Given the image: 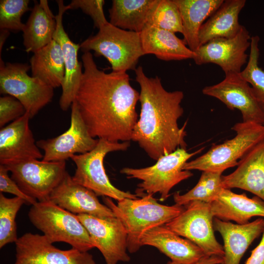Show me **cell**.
Here are the masks:
<instances>
[{"label":"cell","mask_w":264,"mask_h":264,"mask_svg":"<svg viewBox=\"0 0 264 264\" xmlns=\"http://www.w3.org/2000/svg\"><path fill=\"white\" fill-rule=\"evenodd\" d=\"M84 67L76 101L90 135L111 142L130 141L138 119L139 93L127 72L106 73L90 51L82 56Z\"/></svg>","instance_id":"6da1fadb"},{"label":"cell","mask_w":264,"mask_h":264,"mask_svg":"<svg viewBox=\"0 0 264 264\" xmlns=\"http://www.w3.org/2000/svg\"><path fill=\"white\" fill-rule=\"evenodd\" d=\"M134 71L140 88L141 111L131 140L155 160L178 148L186 149L185 124L179 128L177 122L184 112L183 91L166 90L159 77H148L141 66Z\"/></svg>","instance_id":"7a4b0ae2"},{"label":"cell","mask_w":264,"mask_h":264,"mask_svg":"<svg viewBox=\"0 0 264 264\" xmlns=\"http://www.w3.org/2000/svg\"><path fill=\"white\" fill-rule=\"evenodd\" d=\"M137 198H126L115 204L105 197L103 201L122 222L127 233L128 251L133 253L142 246L141 240L149 230L165 225L180 214L184 206L158 203L152 194H143Z\"/></svg>","instance_id":"3957f363"},{"label":"cell","mask_w":264,"mask_h":264,"mask_svg":"<svg viewBox=\"0 0 264 264\" xmlns=\"http://www.w3.org/2000/svg\"><path fill=\"white\" fill-rule=\"evenodd\" d=\"M28 216L31 223L52 243L64 242L83 252L94 247L89 233L77 215L49 199L32 205Z\"/></svg>","instance_id":"277c9868"},{"label":"cell","mask_w":264,"mask_h":264,"mask_svg":"<svg viewBox=\"0 0 264 264\" xmlns=\"http://www.w3.org/2000/svg\"><path fill=\"white\" fill-rule=\"evenodd\" d=\"M80 48L83 52L93 50L106 58L115 72L135 70L139 58L145 55L140 33L122 29L109 22L82 42Z\"/></svg>","instance_id":"5b68a950"},{"label":"cell","mask_w":264,"mask_h":264,"mask_svg":"<svg viewBox=\"0 0 264 264\" xmlns=\"http://www.w3.org/2000/svg\"><path fill=\"white\" fill-rule=\"evenodd\" d=\"M203 148L189 153L186 149L178 148L173 152L159 157L153 165L142 168L125 167L120 173L129 178L140 179L136 193L139 196L159 193L161 200L169 196L171 190L176 185L191 177V171L183 170L188 160L200 153Z\"/></svg>","instance_id":"8992f818"},{"label":"cell","mask_w":264,"mask_h":264,"mask_svg":"<svg viewBox=\"0 0 264 264\" xmlns=\"http://www.w3.org/2000/svg\"><path fill=\"white\" fill-rule=\"evenodd\" d=\"M236 134L223 143L214 145L206 153L187 162L183 170L222 173L236 166L239 161L264 138V125L252 122H239L232 128Z\"/></svg>","instance_id":"52a82bcc"},{"label":"cell","mask_w":264,"mask_h":264,"mask_svg":"<svg viewBox=\"0 0 264 264\" xmlns=\"http://www.w3.org/2000/svg\"><path fill=\"white\" fill-rule=\"evenodd\" d=\"M130 142H111L98 139L96 146L90 151L73 155L71 160L76 165L72 176L76 183L91 190L97 196L119 201L124 198H137L139 196L119 190L113 186L106 173L104 160L109 153L126 151Z\"/></svg>","instance_id":"ba28073f"},{"label":"cell","mask_w":264,"mask_h":264,"mask_svg":"<svg viewBox=\"0 0 264 264\" xmlns=\"http://www.w3.org/2000/svg\"><path fill=\"white\" fill-rule=\"evenodd\" d=\"M25 63H4L0 58V92L15 97L24 106L30 119L50 103L54 88L38 78L28 75Z\"/></svg>","instance_id":"9c48e42d"},{"label":"cell","mask_w":264,"mask_h":264,"mask_svg":"<svg viewBox=\"0 0 264 264\" xmlns=\"http://www.w3.org/2000/svg\"><path fill=\"white\" fill-rule=\"evenodd\" d=\"M184 207L180 214L165 225L196 244L206 256L223 258V246L218 242L214 234V217L210 204L193 201Z\"/></svg>","instance_id":"30bf717a"},{"label":"cell","mask_w":264,"mask_h":264,"mask_svg":"<svg viewBox=\"0 0 264 264\" xmlns=\"http://www.w3.org/2000/svg\"><path fill=\"white\" fill-rule=\"evenodd\" d=\"M4 166L22 191L38 201L49 199L66 172V161L48 162L33 159Z\"/></svg>","instance_id":"8fae6325"},{"label":"cell","mask_w":264,"mask_h":264,"mask_svg":"<svg viewBox=\"0 0 264 264\" xmlns=\"http://www.w3.org/2000/svg\"><path fill=\"white\" fill-rule=\"evenodd\" d=\"M14 264H96L93 256L72 248L56 247L44 235L26 233L15 242Z\"/></svg>","instance_id":"7c38bea8"},{"label":"cell","mask_w":264,"mask_h":264,"mask_svg":"<svg viewBox=\"0 0 264 264\" xmlns=\"http://www.w3.org/2000/svg\"><path fill=\"white\" fill-rule=\"evenodd\" d=\"M98 141V139L90 135L74 100L71 106L68 129L57 137L41 139L36 143L44 151L42 160L59 162L66 161L76 154H83L90 151Z\"/></svg>","instance_id":"4fadbf2b"},{"label":"cell","mask_w":264,"mask_h":264,"mask_svg":"<svg viewBox=\"0 0 264 264\" xmlns=\"http://www.w3.org/2000/svg\"><path fill=\"white\" fill-rule=\"evenodd\" d=\"M76 215L89 233L94 247L103 256L106 264L130 261L127 253V233L119 219L116 217Z\"/></svg>","instance_id":"5bb4252c"},{"label":"cell","mask_w":264,"mask_h":264,"mask_svg":"<svg viewBox=\"0 0 264 264\" xmlns=\"http://www.w3.org/2000/svg\"><path fill=\"white\" fill-rule=\"evenodd\" d=\"M240 73L225 74L223 80L204 87L202 93L219 100L231 110H238L242 114V122L264 125V112L251 86Z\"/></svg>","instance_id":"9a60e30c"},{"label":"cell","mask_w":264,"mask_h":264,"mask_svg":"<svg viewBox=\"0 0 264 264\" xmlns=\"http://www.w3.org/2000/svg\"><path fill=\"white\" fill-rule=\"evenodd\" d=\"M251 38L242 25L234 37L216 38L200 45L195 52L193 60L198 65L216 64L225 74L240 73L242 66L247 63L249 56L246 51L250 46Z\"/></svg>","instance_id":"2e32d148"},{"label":"cell","mask_w":264,"mask_h":264,"mask_svg":"<svg viewBox=\"0 0 264 264\" xmlns=\"http://www.w3.org/2000/svg\"><path fill=\"white\" fill-rule=\"evenodd\" d=\"M49 199L76 215L87 214L99 218L116 217L110 208L99 201L94 192L75 182L67 171L51 193Z\"/></svg>","instance_id":"e0dca14e"},{"label":"cell","mask_w":264,"mask_h":264,"mask_svg":"<svg viewBox=\"0 0 264 264\" xmlns=\"http://www.w3.org/2000/svg\"><path fill=\"white\" fill-rule=\"evenodd\" d=\"M30 119L23 116L0 130V164L43 158L42 154L29 126Z\"/></svg>","instance_id":"ac0fdd59"},{"label":"cell","mask_w":264,"mask_h":264,"mask_svg":"<svg viewBox=\"0 0 264 264\" xmlns=\"http://www.w3.org/2000/svg\"><path fill=\"white\" fill-rule=\"evenodd\" d=\"M58 12L56 15V29L53 39L60 45L64 60L65 75L62 86V93L59 100L61 110H67L75 100L79 88L83 71L82 64L78 59L80 44L73 42L65 31L63 24L64 13L70 9L68 5H65L62 0H57Z\"/></svg>","instance_id":"d6986e66"},{"label":"cell","mask_w":264,"mask_h":264,"mask_svg":"<svg viewBox=\"0 0 264 264\" xmlns=\"http://www.w3.org/2000/svg\"><path fill=\"white\" fill-rule=\"evenodd\" d=\"M232 173L222 176L223 188L251 192L264 202V138L238 162Z\"/></svg>","instance_id":"ffe728a7"},{"label":"cell","mask_w":264,"mask_h":264,"mask_svg":"<svg viewBox=\"0 0 264 264\" xmlns=\"http://www.w3.org/2000/svg\"><path fill=\"white\" fill-rule=\"evenodd\" d=\"M213 225L223 241L224 255L220 264H240L249 245L263 234L264 219L239 224L214 218Z\"/></svg>","instance_id":"44dd1931"},{"label":"cell","mask_w":264,"mask_h":264,"mask_svg":"<svg viewBox=\"0 0 264 264\" xmlns=\"http://www.w3.org/2000/svg\"><path fill=\"white\" fill-rule=\"evenodd\" d=\"M141 244L156 248L172 261L179 264H195L206 256L196 244L182 238L165 224L147 232L141 239Z\"/></svg>","instance_id":"7402d4cb"},{"label":"cell","mask_w":264,"mask_h":264,"mask_svg":"<svg viewBox=\"0 0 264 264\" xmlns=\"http://www.w3.org/2000/svg\"><path fill=\"white\" fill-rule=\"evenodd\" d=\"M214 218L237 224L249 222L254 217L264 218V202L255 196L249 198L223 188L219 197L209 203Z\"/></svg>","instance_id":"603a6c76"},{"label":"cell","mask_w":264,"mask_h":264,"mask_svg":"<svg viewBox=\"0 0 264 264\" xmlns=\"http://www.w3.org/2000/svg\"><path fill=\"white\" fill-rule=\"evenodd\" d=\"M140 34L145 55L153 54L165 61L193 59L195 56L183 40L172 32L146 25Z\"/></svg>","instance_id":"cb8c5ba5"},{"label":"cell","mask_w":264,"mask_h":264,"mask_svg":"<svg viewBox=\"0 0 264 264\" xmlns=\"http://www.w3.org/2000/svg\"><path fill=\"white\" fill-rule=\"evenodd\" d=\"M245 3V0H224L200 27L199 46L214 39L235 36L242 27L239 16Z\"/></svg>","instance_id":"d4e9b609"},{"label":"cell","mask_w":264,"mask_h":264,"mask_svg":"<svg viewBox=\"0 0 264 264\" xmlns=\"http://www.w3.org/2000/svg\"><path fill=\"white\" fill-rule=\"evenodd\" d=\"M56 25V16L51 11L48 1L36 2L22 30L26 52L34 53L51 42Z\"/></svg>","instance_id":"484cf974"},{"label":"cell","mask_w":264,"mask_h":264,"mask_svg":"<svg viewBox=\"0 0 264 264\" xmlns=\"http://www.w3.org/2000/svg\"><path fill=\"white\" fill-rule=\"evenodd\" d=\"M223 0H174L181 18L183 41L194 52L199 47V31Z\"/></svg>","instance_id":"4316f807"},{"label":"cell","mask_w":264,"mask_h":264,"mask_svg":"<svg viewBox=\"0 0 264 264\" xmlns=\"http://www.w3.org/2000/svg\"><path fill=\"white\" fill-rule=\"evenodd\" d=\"M32 76L56 88L62 86L65 75L63 54L60 44L54 39L33 53L30 59Z\"/></svg>","instance_id":"83f0119b"},{"label":"cell","mask_w":264,"mask_h":264,"mask_svg":"<svg viewBox=\"0 0 264 264\" xmlns=\"http://www.w3.org/2000/svg\"><path fill=\"white\" fill-rule=\"evenodd\" d=\"M155 0H113L109 22L123 30L140 33Z\"/></svg>","instance_id":"f1b7e54d"},{"label":"cell","mask_w":264,"mask_h":264,"mask_svg":"<svg viewBox=\"0 0 264 264\" xmlns=\"http://www.w3.org/2000/svg\"><path fill=\"white\" fill-rule=\"evenodd\" d=\"M222 173L209 171L202 172L197 184L184 194L179 192L173 196L175 204L184 206L193 201L210 203L215 200L223 189L222 185Z\"/></svg>","instance_id":"f546056e"},{"label":"cell","mask_w":264,"mask_h":264,"mask_svg":"<svg viewBox=\"0 0 264 264\" xmlns=\"http://www.w3.org/2000/svg\"><path fill=\"white\" fill-rule=\"evenodd\" d=\"M146 25L182 34L181 18L174 0H155L149 11Z\"/></svg>","instance_id":"4dcf8cb0"},{"label":"cell","mask_w":264,"mask_h":264,"mask_svg":"<svg viewBox=\"0 0 264 264\" xmlns=\"http://www.w3.org/2000/svg\"><path fill=\"white\" fill-rule=\"evenodd\" d=\"M26 202L15 197L8 198L0 193V248L9 243L16 242L18 238L15 221L17 213Z\"/></svg>","instance_id":"1f68e13d"},{"label":"cell","mask_w":264,"mask_h":264,"mask_svg":"<svg viewBox=\"0 0 264 264\" xmlns=\"http://www.w3.org/2000/svg\"><path fill=\"white\" fill-rule=\"evenodd\" d=\"M258 36L251 38L250 54L245 68L241 76L251 85L254 95L264 112V69L259 65L260 50Z\"/></svg>","instance_id":"d6a6232c"},{"label":"cell","mask_w":264,"mask_h":264,"mask_svg":"<svg viewBox=\"0 0 264 264\" xmlns=\"http://www.w3.org/2000/svg\"><path fill=\"white\" fill-rule=\"evenodd\" d=\"M29 0H0V29L22 31V15L30 10Z\"/></svg>","instance_id":"836d02e7"},{"label":"cell","mask_w":264,"mask_h":264,"mask_svg":"<svg viewBox=\"0 0 264 264\" xmlns=\"http://www.w3.org/2000/svg\"><path fill=\"white\" fill-rule=\"evenodd\" d=\"M104 0H72L68 4L70 9H80L92 19L94 25L98 29L107 24L104 12Z\"/></svg>","instance_id":"e575fe53"},{"label":"cell","mask_w":264,"mask_h":264,"mask_svg":"<svg viewBox=\"0 0 264 264\" xmlns=\"http://www.w3.org/2000/svg\"><path fill=\"white\" fill-rule=\"evenodd\" d=\"M26 113L23 105L15 97L5 95L0 97V128Z\"/></svg>","instance_id":"d590c367"},{"label":"cell","mask_w":264,"mask_h":264,"mask_svg":"<svg viewBox=\"0 0 264 264\" xmlns=\"http://www.w3.org/2000/svg\"><path fill=\"white\" fill-rule=\"evenodd\" d=\"M8 170L4 165L0 164V192L12 194L20 198L31 205L38 201L24 193L18 184L8 175Z\"/></svg>","instance_id":"8d00e7d4"},{"label":"cell","mask_w":264,"mask_h":264,"mask_svg":"<svg viewBox=\"0 0 264 264\" xmlns=\"http://www.w3.org/2000/svg\"><path fill=\"white\" fill-rule=\"evenodd\" d=\"M258 245L251 252L245 264H264V230Z\"/></svg>","instance_id":"74e56055"},{"label":"cell","mask_w":264,"mask_h":264,"mask_svg":"<svg viewBox=\"0 0 264 264\" xmlns=\"http://www.w3.org/2000/svg\"><path fill=\"white\" fill-rule=\"evenodd\" d=\"M222 257L216 256H206L195 264H220Z\"/></svg>","instance_id":"f35d334b"},{"label":"cell","mask_w":264,"mask_h":264,"mask_svg":"<svg viewBox=\"0 0 264 264\" xmlns=\"http://www.w3.org/2000/svg\"><path fill=\"white\" fill-rule=\"evenodd\" d=\"M0 57H1V50L5 42L10 34V31L6 29L0 30Z\"/></svg>","instance_id":"ab89813d"},{"label":"cell","mask_w":264,"mask_h":264,"mask_svg":"<svg viewBox=\"0 0 264 264\" xmlns=\"http://www.w3.org/2000/svg\"><path fill=\"white\" fill-rule=\"evenodd\" d=\"M167 264H178L177 263L171 261L168 262Z\"/></svg>","instance_id":"60d3db41"}]
</instances>
